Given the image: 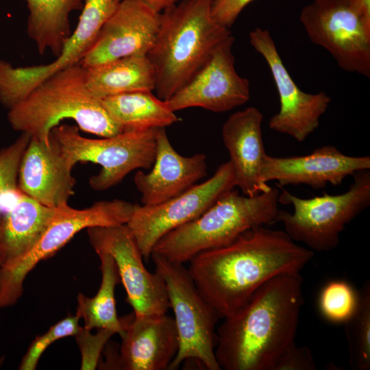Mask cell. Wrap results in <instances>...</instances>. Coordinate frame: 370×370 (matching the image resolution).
<instances>
[{
  "label": "cell",
  "instance_id": "3",
  "mask_svg": "<svg viewBox=\"0 0 370 370\" xmlns=\"http://www.w3.org/2000/svg\"><path fill=\"white\" fill-rule=\"evenodd\" d=\"M212 0H183L161 12L154 44L147 54L156 75V96L166 101L232 35L212 17Z\"/></svg>",
  "mask_w": 370,
  "mask_h": 370
},
{
  "label": "cell",
  "instance_id": "12",
  "mask_svg": "<svg viewBox=\"0 0 370 370\" xmlns=\"http://www.w3.org/2000/svg\"><path fill=\"white\" fill-rule=\"evenodd\" d=\"M121 1L85 0L75 29L49 64L15 67L0 59V103L9 110L52 75L79 64Z\"/></svg>",
  "mask_w": 370,
  "mask_h": 370
},
{
  "label": "cell",
  "instance_id": "19",
  "mask_svg": "<svg viewBox=\"0 0 370 370\" xmlns=\"http://www.w3.org/2000/svg\"><path fill=\"white\" fill-rule=\"evenodd\" d=\"M74 166L51 140L47 144L31 137L21 160L18 189L45 206L66 205L74 195Z\"/></svg>",
  "mask_w": 370,
  "mask_h": 370
},
{
  "label": "cell",
  "instance_id": "16",
  "mask_svg": "<svg viewBox=\"0 0 370 370\" xmlns=\"http://www.w3.org/2000/svg\"><path fill=\"white\" fill-rule=\"evenodd\" d=\"M160 17L161 12L140 0H121L79 64L89 68L125 56L147 55Z\"/></svg>",
  "mask_w": 370,
  "mask_h": 370
},
{
  "label": "cell",
  "instance_id": "10",
  "mask_svg": "<svg viewBox=\"0 0 370 370\" xmlns=\"http://www.w3.org/2000/svg\"><path fill=\"white\" fill-rule=\"evenodd\" d=\"M299 20L310 41L325 49L338 66L370 77V15L354 0H313Z\"/></svg>",
  "mask_w": 370,
  "mask_h": 370
},
{
  "label": "cell",
  "instance_id": "29",
  "mask_svg": "<svg viewBox=\"0 0 370 370\" xmlns=\"http://www.w3.org/2000/svg\"><path fill=\"white\" fill-rule=\"evenodd\" d=\"M30 139L29 134L21 133L12 145L0 151V217L7 199L18 192V168Z\"/></svg>",
  "mask_w": 370,
  "mask_h": 370
},
{
  "label": "cell",
  "instance_id": "7",
  "mask_svg": "<svg viewBox=\"0 0 370 370\" xmlns=\"http://www.w3.org/2000/svg\"><path fill=\"white\" fill-rule=\"evenodd\" d=\"M158 129L124 130L113 136L93 139L82 136L76 125L62 124L51 130L50 140L74 165L79 162L100 165L101 169L89 179V185L95 190L103 191L134 170L151 168Z\"/></svg>",
  "mask_w": 370,
  "mask_h": 370
},
{
  "label": "cell",
  "instance_id": "18",
  "mask_svg": "<svg viewBox=\"0 0 370 370\" xmlns=\"http://www.w3.org/2000/svg\"><path fill=\"white\" fill-rule=\"evenodd\" d=\"M123 319L125 332L114 367L168 370L179 349L173 317L166 314L137 317L133 312Z\"/></svg>",
  "mask_w": 370,
  "mask_h": 370
},
{
  "label": "cell",
  "instance_id": "8",
  "mask_svg": "<svg viewBox=\"0 0 370 370\" xmlns=\"http://www.w3.org/2000/svg\"><path fill=\"white\" fill-rule=\"evenodd\" d=\"M157 272L163 279L173 312L179 349L168 370L187 360H195L208 370H221L214 349L220 317L205 299L184 264L170 262L152 253Z\"/></svg>",
  "mask_w": 370,
  "mask_h": 370
},
{
  "label": "cell",
  "instance_id": "4",
  "mask_svg": "<svg viewBox=\"0 0 370 370\" xmlns=\"http://www.w3.org/2000/svg\"><path fill=\"white\" fill-rule=\"evenodd\" d=\"M66 119L75 121L83 132L102 138L123 131L109 115L101 99L88 89L86 68L80 64L44 80L8 113L14 130L47 144L51 130Z\"/></svg>",
  "mask_w": 370,
  "mask_h": 370
},
{
  "label": "cell",
  "instance_id": "24",
  "mask_svg": "<svg viewBox=\"0 0 370 370\" xmlns=\"http://www.w3.org/2000/svg\"><path fill=\"white\" fill-rule=\"evenodd\" d=\"M85 0H25L29 11L27 32L38 53L58 57L71 35L70 15Z\"/></svg>",
  "mask_w": 370,
  "mask_h": 370
},
{
  "label": "cell",
  "instance_id": "25",
  "mask_svg": "<svg viewBox=\"0 0 370 370\" xmlns=\"http://www.w3.org/2000/svg\"><path fill=\"white\" fill-rule=\"evenodd\" d=\"M101 101L109 115L123 131L165 127L180 120L166 101L152 91L125 93Z\"/></svg>",
  "mask_w": 370,
  "mask_h": 370
},
{
  "label": "cell",
  "instance_id": "14",
  "mask_svg": "<svg viewBox=\"0 0 370 370\" xmlns=\"http://www.w3.org/2000/svg\"><path fill=\"white\" fill-rule=\"evenodd\" d=\"M251 46L265 60L271 71L280 99V110L269 120V128L304 142L319 125L331 98L325 92L301 90L295 83L267 29L256 27L249 33Z\"/></svg>",
  "mask_w": 370,
  "mask_h": 370
},
{
  "label": "cell",
  "instance_id": "5",
  "mask_svg": "<svg viewBox=\"0 0 370 370\" xmlns=\"http://www.w3.org/2000/svg\"><path fill=\"white\" fill-rule=\"evenodd\" d=\"M279 194L278 189L271 187L250 197L234 188L198 218L162 237L152 253L184 264L201 252L232 243L248 230L278 222Z\"/></svg>",
  "mask_w": 370,
  "mask_h": 370
},
{
  "label": "cell",
  "instance_id": "1",
  "mask_svg": "<svg viewBox=\"0 0 370 370\" xmlns=\"http://www.w3.org/2000/svg\"><path fill=\"white\" fill-rule=\"evenodd\" d=\"M313 256V251L284 230L258 226L226 245L198 254L188 270L205 299L224 318L271 278L301 273Z\"/></svg>",
  "mask_w": 370,
  "mask_h": 370
},
{
  "label": "cell",
  "instance_id": "6",
  "mask_svg": "<svg viewBox=\"0 0 370 370\" xmlns=\"http://www.w3.org/2000/svg\"><path fill=\"white\" fill-rule=\"evenodd\" d=\"M349 189L338 195L323 193L310 199L299 198L283 189L279 203L291 204L293 212L280 210L278 221L296 243L312 251H329L340 242L345 225L370 205V171L362 170L352 175Z\"/></svg>",
  "mask_w": 370,
  "mask_h": 370
},
{
  "label": "cell",
  "instance_id": "27",
  "mask_svg": "<svg viewBox=\"0 0 370 370\" xmlns=\"http://www.w3.org/2000/svg\"><path fill=\"white\" fill-rule=\"evenodd\" d=\"M345 323L349 365L354 370L370 369V282L358 293V304Z\"/></svg>",
  "mask_w": 370,
  "mask_h": 370
},
{
  "label": "cell",
  "instance_id": "30",
  "mask_svg": "<svg viewBox=\"0 0 370 370\" xmlns=\"http://www.w3.org/2000/svg\"><path fill=\"white\" fill-rule=\"evenodd\" d=\"M77 315L68 316L51 326L42 335L37 336L29 345L18 367L20 370H34L44 352L55 341L75 336L82 327Z\"/></svg>",
  "mask_w": 370,
  "mask_h": 370
},
{
  "label": "cell",
  "instance_id": "34",
  "mask_svg": "<svg viewBox=\"0 0 370 370\" xmlns=\"http://www.w3.org/2000/svg\"><path fill=\"white\" fill-rule=\"evenodd\" d=\"M140 1L148 4L154 10L160 12H162V11H164L166 8L175 5L178 1V0H140Z\"/></svg>",
  "mask_w": 370,
  "mask_h": 370
},
{
  "label": "cell",
  "instance_id": "2",
  "mask_svg": "<svg viewBox=\"0 0 370 370\" xmlns=\"http://www.w3.org/2000/svg\"><path fill=\"white\" fill-rule=\"evenodd\" d=\"M301 273L275 276L262 285L217 328L214 349L223 370H273L291 345L304 304Z\"/></svg>",
  "mask_w": 370,
  "mask_h": 370
},
{
  "label": "cell",
  "instance_id": "21",
  "mask_svg": "<svg viewBox=\"0 0 370 370\" xmlns=\"http://www.w3.org/2000/svg\"><path fill=\"white\" fill-rule=\"evenodd\" d=\"M262 113L254 106L231 114L223 125V142L230 155L236 182L242 193L254 196L271 187L262 180L264 156Z\"/></svg>",
  "mask_w": 370,
  "mask_h": 370
},
{
  "label": "cell",
  "instance_id": "13",
  "mask_svg": "<svg viewBox=\"0 0 370 370\" xmlns=\"http://www.w3.org/2000/svg\"><path fill=\"white\" fill-rule=\"evenodd\" d=\"M89 242L96 254H110L116 265L127 301L135 316H156L170 308L165 283L155 271L145 267L143 256L127 224L87 228Z\"/></svg>",
  "mask_w": 370,
  "mask_h": 370
},
{
  "label": "cell",
  "instance_id": "28",
  "mask_svg": "<svg viewBox=\"0 0 370 370\" xmlns=\"http://www.w3.org/2000/svg\"><path fill=\"white\" fill-rule=\"evenodd\" d=\"M358 293L344 280H333L322 289L319 307L329 321L344 323L354 314L358 304Z\"/></svg>",
  "mask_w": 370,
  "mask_h": 370
},
{
  "label": "cell",
  "instance_id": "20",
  "mask_svg": "<svg viewBox=\"0 0 370 370\" xmlns=\"http://www.w3.org/2000/svg\"><path fill=\"white\" fill-rule=\"evenodd\" d=\"M205 154L184 156L173 148L165 131L158 129L154 162L149 173L138 171L134 184L141 195L143 206L165 202L186 191L207 175Z\"/></svg>",
  "mask_w": 370,
  "mask_h": 370
},
{
  "label": "cell",
  "instance_id": "26",
  "mask_svg": "<svg viewBox=\"0 0 370 370\" xmlns=\"http://www.w3.org/2000/svg\"><path fill=\"white\" fill-rule=\"evenodd\" d=\"M97 254L101 263L100 286L92 297L81 293L78 294L76 315L83 320L84 328L87 330H108L121 337L125 326L123 318L117 315L114 295L115 288L121 282L118 269L110 254L103 252Z\"/></svg>",
  "mask_w": 370,
  "mask_h": 370
},
{
  "label": "cell",
  "instance_id": "15",
  "mask_svg": "<svg viewBox=\"0 0 370 370\" xmlns=\"http://www.w3.org/2000/svg\"><path fill=\"white\" fill-rule=\"evenodd\" d=\"M234 42L231 35L221 42L197 73L165 101L172 111L199 107L220 113L249 101V82L235 69Z\"/></svg>",
  "mask_w": 370,
  "mask_h": 370
},
{
  "label": "cell",
  "instance_id": "9",
  "mask_svg": "<svg viewBox=\"0 0 370 370\" xmlns=\"http://www.w3.org/2000/svg\"><path fill=\"white\" fill-rule=\"evenodd\" d=\"M137 204L121 199L95 202L84 209L69 204L59 207L41 238L25 256L0 268V308L14 305L23 292L28 273L41 260L53 256L79 232L92 227L126 224Z\"/></svg>",
  "mask_w": 370,
  "mask_h": 370
},
{
  "label": "cell",
  "instance_id": "33",
  "mask_svg": "<svg viewBox=\"0 0 370 370\" xmlns=\"http://www.w3.org/2000/svg\"><path fill=\"white\" fill-rule=\"evenodd\" d=\"M254 0H212L211 12L214 19L230 29L243 9Z\"/></svg>",
  "mask_w": 370,
  "mask_h": 370
},
{
  "label": "cell",
  "instance_id": "32",
  "mask_svg": "<svg viewBox=\"0 0 370 370\" xmlns=\"http://www.w3.org/2000/svg\"><path fill=\"white\" fill-rule=\"evenodd\" d=\"M312 352L307 346L289 347L277 361L273 370H316Z\"/></svg>",
  "mask_w": 370,
  "mask_h": 370
},
{
  "label": "cell",
  "instance_id": "31",
  "mask_svg": "<svg viewBox=\"0 0 370 370\" xmlns=\"http://www.w3.org/2000/svg\"><path fill=\"white\" fill-rule=\"evenodd\" d=\"M114 333L105 329L97 330L96 334L90 330L81 328L75 336L82 353L81 369H95L103 347Z\"/></svg>",
  "mask_w": 370,
  "mask_h": 370
},
{
  "label": "cell",
  "instance_id": "35",
  "mask_svg": "<svg viewBox=\"0 0 370 370\" xmlns=\"http://www.w3.org/2000/svg\"><path fill=\"white\" fill-rule=\"evenodd\" d=\"M360 8L369 15H370V0H354Z\"/></svg>",
  "mask_w": 370,
  "mask_h": 370
},
{
  "label": "cell",
  "instance_id": "11",
  "mask_svg": "<svg viewBox=\"0 0 370 370\" xmlns=\"http://www.w3.org/2000/svg\"><path fill=\"white\" fill-rule=\"evenodd\" d=\"M235 187L234 171L228 161L220 164L211 177L177 197L154 206L137 204L126 224L144 260L151 258L154 246L162 237L198 218Z\"/></svg>",
  "mask_w": 370,
  "mask_h": 370
},
{
  "label": "cell",
  "instance_id": "23",
  "mask_svg": "<svg viewBox=\"0 0 370 370\" xmlns=\"http://www.w3.org/2000/svg\"><path fill=\"white\" fill-rule=\"evenodd\" d=\"M86 85L103 99L118 95L155 90L156 75L147 55H133L86 68Z\"/></svg>",
  "mask_w": 370,
  "mask_h": 370
},
{
  "label": "cell",
  "instance_id": "22",
  "mask_svg": "<svg viewBox=\"0 0 370 370\" xmlns=\"http://www.w3.org/2000/svg\"><path fill=\"white\" fill-rule=\"evenodd\" d=\"M59 208L45 206L18 190L0 217V268L29 253L56 215Z\"/></svg>",
  "mask_w": 370,
  "mask_h": 370
},
{
  "label": "cell",
  "instance_id": "17",
  "mask_svg": "<svg viewBox=\"0 0 370 370\" xmlns=\"http://www.w3.org/2000/svg\"><path fill=\"white\" fill-rule=\"evenodd\" d=\"M369 169V156H347L335 146L324 145L306 156L274 157L266 154L261 177L265 183L275 180L280 186L304 184L321 189L328 184L341 185L347 177Z\"/></svg>",
  "mask_w": 370,
  "mask_h": 370
}]
</instances>
